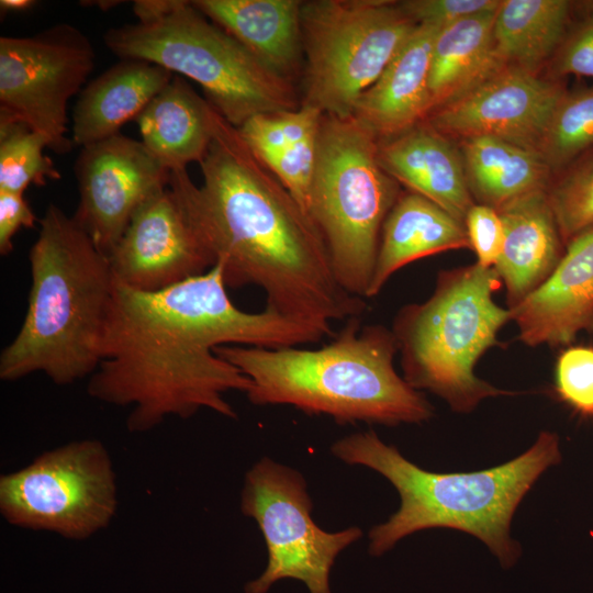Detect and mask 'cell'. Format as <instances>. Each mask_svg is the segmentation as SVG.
<instances>
[{"label":"cell","instance_id":"2e32d148","mask_svg":"<svg viewBox=\"0 0 593 593\" xmlns=\"http://www.w3.org/2000/svg\"><path fill=\"white\" fill-rule=\"evenodd\" d=\"M510 311L529 347L567 346L593 332V228L573 238L550 278Z\"/></svg>","mask_w":593,"mask_h":593},{"label":"cell","instance_id":"8992f818","mask_svg":"<svg viewBox=\"0 0 593 593\" xmlns=\"http://www.w3.org/2000/svg\"><path fill=\"white\" fill-rule=\"evenodd\" d=\"M133 11L137 22L104 33L109 51L190 78L235 127L254 115L301 105L292 81L264 65L191 1L137 0Z\"/></svg>","mask_w":593,"mask_h":593},{"label":"cell","instance_id":"cb8c5ba5","mask_svg":"<svg viewBox=\"0 0 593 593\" xmlns=\"http://www.w3.org/2000/svg\"><path fill=\"white\" fill-rule=\"evenodd\" d=\"M461 156L471 195L495 210L537 190H547L551 171L539 153L490 136L462 139Z\"/></svg>","mask_w":593,"mask_h":593},{"label":"cell","instance_id":"9c48e42d","mask_svg":"<svg viewBox=\"0 0 593 593\" xmlns=\"http://www.w3.org/2000/svg\"><path fill=\"white\" fill-rule=\"evenodd\" d=\"M417 23L401 1L307 0L301 5L305 69L302 105L353 116Z\"/></svg>","mask_w":593,"mask_h":593},{"label":"cell","instance_id":"d590c367","mask_svg":"<svg viewBox=\"0 0 593 593\" xmlns=\"http://www.w3.org/2000/svg\"><path fill=\"white\" fill-rule=\"evenodd\" d=\"M36 215L23 193L0 191V254L13 250V237L21 228H31Z\"/></svg>","mask_w":593,"mask_h":593},{"label":"cell","instance_id":"f546056e","mask_svg":"<svg viewBox=\"0 0 593 593\" xmlns=\"http://www.w3.org/2000/svg\"><path fill=\"white\" fill-rule=\"evenodd\" d=\"M323 115L301 104L293 110L254 115L237 130L254 154L264 159L317 135Z\"/></svg>","mask_w":593,"mask_h":593},{"label":"cell","instance_id":"4fadbf2b","mask_svg":"<svg viewBox=\"0 0 593 593\" xmlns=\"http://www.w3.org/2000/svg\"><path fill=\"white\" fill-rule=\"evenodd\" d=\"M74 170L79 203L72 217L107 256L137 209L166 189L170 176L141 141L121 133L81 147Z\"/></svg>","mask_w":593,"mask_h":593},{"label":"cell","instance_id":"ba28073f","mask_svg":"<svg viewBox=\"0 0 593 593\" xmlns=\"http://www.w3.org/2000/svg\"><path fill=\"white\" fill-rule=\"evenodd\" d=\"M377 153V138L356 119L323 115L307 213L322 234L337 281L362 299L383 223L401 194Z\"/></svg>","mask_w":593,"mask_h":593},{"label":"cell","instance_id":"4316f807","mask_svg":"<svg viewBox=\"0 0 593 593\" xmlns=\"http://www.w3.org/2000/svg\"><path fill=\"white\" fill-rule=\"evenodd\" d=\"M593 149V87L566 92L558 103L538 153L559 174Z\"/></svg>","mask_w":593,"mask_h":593},{"label":"cell","instance_id":"9a60e30c","mask_svg":"<svg viewBox=\"0 0 593 593\" xmlns=\"http://www.w3.org/2000/svg\"><path fill=\"white\" fill-rule=\"evenodd\" d=\"M108 258L116 281L143 292L167 289L213 267L168 187L137 209Z\"/></svg>","mask_w":593,"mask_h":593},{"label":"cell","instance_id":"484cf974","mask_svg":"<svg viewBox=\"0 0 593 593\" xmlns=\"http://www.w3.org/2000/svg\"><path fill=\"white\" fill-rule=\"evenodd\" d=\"M574 2L504 0L493 24L494 52L503 66L535 72L556 54L570 27Z\"/></svg>","mask_w":593,"mask_h":593},{"label":"cell","instance_id":"ffe728a7","mask_svg":"<svg viewBox=\"0 0 593 593\" xmlns=\"http://www.w3.org/2000/svg\"><path fill=\"white\" fill-rule=\"evenodd\" d=\"M209 20L292 81L303 55L300 0H194ZM293 82V81H292Z\"/></svg>","mask_w":593,"mask_h":593},{"label":"cell","instance_id":"e0dca14e","mask_svg":"<svg viewBox=\"0 0 593 593\" xmlns=\"http://www.w3.org/2000/svg\"><path fill=\"white\" fill-rule=\"evenodd\" d=\"M440 27L417 24L380 77L360 96L353 118L378 142L423 122L430 111L429 70Z\"/></svg>","mask_w":593,"mask_h":593},{"label":"cell","instance_id":"3957f363","mask_svg":"<svg viewBox=\"0 0 593 593\" xmlns=\"http://www.w3.org/2000/svg\"><path fill=\"white\" fill-rule=\"evenodd\" d=\"M332 339L318 349L225 345L214 351L249 378L246 395L255 405H291L338 424L395 426L432 418L433 406L394 368L391 329L361 326L360 317H351Z\"/></svg>","mask_w":593,"mask_h":593},{"label":"cell","instance_id":"83f0119b","mask_svg":"<svg viewBox=\"0 0 593 593\" xmlns=\"http://www.w3.org/2000/svg\"><path fill=\"white\" fill-rule=\"evenodd\" d=\"M46 139L26 125L0 120V191L24 193L29 186L58 180L59 171L44 154Z\"/></svg>","mask_w":593,"mask_h":593},{"label":"cell","instance_id":"d4e9b609","mask_svg":"<svg viewBox=\"0 0 593 593\" xmlns=\"http://www.w3.org/2000/svg\"><path fill=\"white\" fill-rule=\"evenodd\" d=\"M495 13L496 10L477 14L438 32L429 70L430 111L504 67L494 52Z\"/></svg>","mask_w":593,"mask_h":593},{"label":"cell","instance_id":"7402d4cb","mask_svg":"<svg viewBox=\"0 0 593 593\" xmlns=\"http://www.w3.org/2000/svg\"><path fill=\"white\" fill-rule=\"evenodd\" d=\"M461 248L471 249L465 223L415 192L401 193L382 226L367 298L378 295L390 277L407 264Z\"/></svg>","mask_w":593,"mask_h":593},{"label":"cell","instance_id":"d6a6232c","mask_svg":"<svg viewBox=\"0 0 593 593\" xmlns=\"http://www.w3.org/2000/svg\"><path fill=\"white\" fill-rule=\"evenodd\" d=\"M465 225L477 262L493 268L504 245V228L499 212L489 205L474 203L466 215Z\"/></svg>","mask_w":593,"mask_h":593},{"label":"cell","instance_id":"d6986e66","mask_svg":"<svg viewBox=\"0 0 593 593\" xmlns=\"http://www.w3.org/2000/svg\"><path fill=\"white\" fill-rule=\"evenodd\" d=\"M377 156L395 181L465 223L475 202L462 156L448 137L421 122L395 137L378 142Z\"/></svg>","mask_w":593,"mask_h":593},{"label":"cell","instance_id":"277c9868","mask_svg":"<svg viewBox=\"0 0 593 593\" xmlns=\"http://www.w3.org/2000/svg\"><path fill=\"white\" fill-rule=\"evenodd\" d=\"M331 450L347 465L379 472L400 494L399 510L369 533L371 556L383 555L415 532L445 527L479 538L503 568H511L521 555L519 545L510 536L517 506L540 474L562 459L559 437L548 430L513 460L472 472L424 470L373 430L345 436Z\"/></svg>","mask_w":593,"mask_h":593},{"label":"cell","instance_id":"6da1fadb","mask_svg":"<svg viewBox=\"0 0 593 593\" xmlns=\"http://www.w3.org/2000/svg\"><path fill=\"white\" fill-rule=\"evenodd\" d=\"M334 335L331 324L267 307L257 313L238 309L219 266L156 292L137 291L114 279L100 362L87 392L108 404L132 406L130 433L148 432L169 416L186 419L203 409L236 418L224 394L247 393L251 381L215 348L280 349Z\"/></svg>","mask_w":593,"mask_h":593},{"label":"cell","instance_id":"74e56055","mask_svg":"<svg viewBox=\"0 0 593 593\" xmlns=\"http://www.w3.org/2000/svg\"><path fill=\"white\" fill-rule=\"evenodd\" d=\"M588 14H593V1H586L582 4Z\"/></svg>","mask_w":593,"mask_h":593},{"label":"cell","instance_id":"30bf717a","mask_svg":"<svg viewBox=\"0 0 593 593\" xmlns=\"http://www.w3.org/2000/svg\"><path fill=\"white\" fill-rule=\"evenodd\" d=\"M116 508L113 463L98 439L45 451L0 477V513L16 527L83 540L108 527Z\"/></svg>","mask_w":593,"mask_h":593},{"label":"cell","instance_id":"52a82bcc","mask_svg":"<svg viewBox=\"0 0 593 593\" xmlns=\"http://www.w3.org/2000/svg\"><path fill=\"white\" fill-rule=\"evenodd\" d=\"M494 268L478 262L440 270L432 295L396 313L392 333L404 380L446 401L457 413H469L484 399L515 394L478 378L474 367L500 345L497 334L510 321V309L496 304L502 287Z\"/></svg>","mask_w":593,"mask_h":593},{"label":"cell","instance_id":"5bb4252c","mask_svg":"<svg viewBox=\"0 0 593 593\" xmlns=\"http://www.w3.org/2000/svg\"><path fill=\"white\" fill-rule=\"evenodd\" d=\"M567 91L558 81L504 66L430 111L426 124L448 137L490 136L538 153L550 119Z\"/></svg>","mask_w":593,"mask_h":593},{"label":"cell","instance_id":"7a4b0ae2","mask_svg":"<svg viewBox=\"0 0 593 593\" xmlns=\"http://www.w3.org/2000/svg\"><path fill=\"white\" fill-rule=\"evenodd\" d=\"M199 165L200 186L178 169L168 188L227 288L259 287L267 309L303 321L361 316L366 301L337 281L311 216L216 109Z\"/></svg>","mask_w":593,"mask_h":593},{"label":"cell","instance_id":"8d00e7d4","mask_svg":"<svg viewBox=\"0 0 593 593\" xmlns=\"http://www.w3.org/2000/svg\"><path fill=\"white\" fill-rule=\"evenodd\" d=\"M34 0H1L0 9L2 13L7 12H24L36 5Z\"/></svg>","mask_w":593,"mask_h":593},{"label":"cell","instance_id":"7c38bea8","mask_svg":"<svg viewBox=\"0 0 593 593\" xmlns=\"http://www.w3.org/2000/svg\"><path fill=\"white\" fill-rule=\"evenodd\" d=\"M94 64L89 37L66 22L32 36H1L0 120L22 123L41 134L47 148L69 153L68 102Z\"/></svg>","mask_w":593,"mask_h":593},{"label":"cell","instance_id":"5b68a950","mask_svg":"<svg viewBox=\"0 0 593 593\" xmlns=\"http://www.w3.org/2000/svg\"><path fill=\"white\" fill-rule=\"evenodd\" d=\"M27 309L14 338L0 355V379L36 372L57 385L90 377L114 289L109 258L87 232L55 204L40 219L29 253Z\"/></svg>","mask_w":593,"mask_h":593},{"label":"cell","instance_id":"4dcf8cb0","mask_svg":"<svg viewBox=\"0 0 593 593\" xmlns=\"http://www.w3.org/2000/svg\"><path fill=\"white\" fill-rule=\"evenodd\" d=\"M557 398L580 417L593 419V347L570 346L555 368Z\"/></svg>","mask_w":593,"mask_h":593},{"label":"cell","instance_id":"e575fe53","mask_svg":"<svg viewBox=\"0 0 593 593\" xmlns=\"http://www.w3.org/2000/svg\"><path fill=\"white\" fill-rule=\"evenodd\" d=\"M555 72L562 77L577 75L593 78V14L569 30L555 54Z\"/></svg>","mask_w":593,"mask_h":593},{"label":"cell","instance_id":"8fae6325","mask_svg":"<svg viewBox=\"0 0 593 593\" xmlns=\"http://www.w3.org/2000/svg\"><path fill=\"white\" fill-rule=\"evenodd\" d=\"M306 482L292 468L264 457L245 475L240 511L256 521L267 546L264 572L245 593H267L282 579L299 580L310 593H332L329 574L336 557L362 536L359 527L328 533L311 516Z\"/></svg>","mask_w":593,"mask_h":593},{"label":"cell","instance_id":"603a6c76","mask_svg":"<svg viewBox=\"0 0 593 593\" xmlns=\"http://www.w3.org/2000/svg\"><path fill=\"white\" fill-rule=\"evenodd\" d=\"M214 111L181 76L174 75L135 120L141 142L169 171L200 164L212 141Z\"/></svg>","mask_w":593,"mask_h":593},{"label":"cell","instance_id":"f1b7e54d","mask_svg":"<svg viewBox=\"0 0 593 593\" xmlns=\"http://www.w3.org/2000/svg\"><path fill=\"white\" fill-rule=\"evenodd\" d=\"M547 195L566 246L592 230L593 149L557 174L547 188Z\"/></svg>","mask_w":593,"mask_h":593},{"label":"cell","instance_id":"44dd1931","mask_svg":"<svg viewBox=\"0 0 593 593\" xmlns=\"http://www.w3.org/2000/svg\"><path fill=\"white\" fill-rule=\"evenodd\" d=\"M172 77L168 69L138 59H121L104 70L83 87L74 107V145L85 147L119 134Z\"/></svg>","mask_w":593,"mask_h":593},{"label":"cell","instance_id":"1f68e13d","mask_svg":"<svg viewBox=\"0 0 593 593\" xmlns=\"http://www.w3.org/2000/svg\"><path fill=\"white\" fill-rule=\"evenodd\" d=\"M316 155L317 135L264 159L258 158L306 213L315 174Z\"/></svg>","mask_w":593,"mask_h":593},{"label":"cell","instance_id":"836d02e7","mask_svg":"<svg viewBox=\"0 0 593 593\" xmlns=\"http://www.w3.org/2000/svg\"><path fill=\"white\" fill-rule=\"evenodd\" d=\"M407 14L417 24L446 27L463 19L495 11L499 0H407L401 1Z\"/></svg>","mask_w":593,"mask_h":593},{"label":"cell","instance_id":"ac0fdd59","mask_svg":"<svg viewBox=\"0 0 593 593\" xmlns=\"http://www.w3.org/2000/svg\"><path fill=\"white\" fill-rule=\"evenodd\" d=\"M504 245L493 267L506 290L512 310L538 290L553 273L566 251L547 190L519 197L496 210Z\"/></svg>","mask_w":593,"mask_h":593}]
</instances>
